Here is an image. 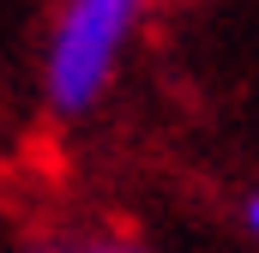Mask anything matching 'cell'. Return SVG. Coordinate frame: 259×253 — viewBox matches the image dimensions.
<instances>
[{
  "mask_svg": "<svg viewBox=\"0 0 259 253\" xmlns=\"http://www.w3.org/2000/svg\"><path fill=\"white\" fill-rule=\"evenodd\" d=\"M139 12L145 0H66L61 6L49 61H42V91L61 115H91L103 103Z\"/></svg>",
  "mask_w": 259,
  "mask_h": 253,
  "instance_id": "cell-1",
  "label": "cell"
},
{
  "mask_svg": "<svg viewBox=\"0 0 259 253\" xmlns=\"http://www.w3.org/2000/svg\"><path fill=\"white\" fill-rule=\"evenodd\" d=\"M30 253H145L139 241H121V235H97V241H42Z\"/></svg>",
  "mask_w": 259,
  "mask_h": 253,
  "instance_id": "cell-2",
  "label": "cell"
},
{
  "mask_svg": "<svg viewBox=\"0 0 259 253\" xmlns=\"http://www.w3.org/2000/svg\"><path fill=\"white\" fill-rule=\"evenodd\" d=\"M241 223H247V235L259 241V193H247V205H241Z\"/></svg>",
  "mask_w": 259,
  "mask_h": 253,
  "instance_id": "cell-3",
  "label": "cell"
}]
</instances>
